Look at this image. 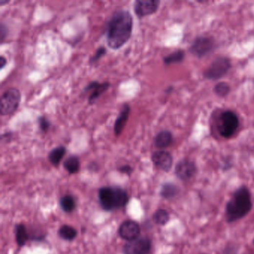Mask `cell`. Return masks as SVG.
Wrapping results in <instances>:
<instances>
[{
	"label": "cell",
	"instance_id": "cell-1",
	"mask_svg": "<svg viewBox=\"0 0 254 254\" xmlns=\"http://www.w3.org/2000/svg\"><path fill=\"white\" fill-rule=\"evenodd\" d=\"M133 18L126 10L115 11L106 25L107 46L113 50L121 49L131 38Z\"/></svg>",
	"mask_w": 254,
	"mask_h": 254
},
{
	"label": "cell",
	"instance_id": "cell-2",
	"mask_svg": "<svg viewBox=\"0 0 254 254\" xmlns=\"http://www.w3.org/2000/svg\"><path fill=\"white\" fill-rule=\"evenodd\" d=\"M252 207L249 190L246 187H239L227 204V221L233 223L244 218L247 214L249 213Z\"/></svg>",
	"mask_w": 254,
	"mask_h": 254
},
{
	"label": "cell",
	"instance_id": "cell-3",
	"mask_svg": "<svg viewBox=\"0 0 254 254\" xmlns=\"http://www.w3.org/2000/svg\"><path fill=\"white\" fill-rule=\"evenodd\" d=\"M99 201L104 210L111 211L125 207L128 196L125 190L115 187H103L99 191Z\"/></svg>",
	"mask_w": 254,
	"mask_h": 254
},
{
	"label": "cell",
	"instance_id": "cell-4",
	"mask_svg": "<svg viewBox=\"0 0 254 254\" xmlns=\"http://www.w3.org/2000/svg\"><path fill=\"white\" fill-rule=\"evenodd\" d=\"M21 93L17 88H10L2 93L0 99V113L2 116L12 114L21 102Z\"/></svg>",
	"mask_w": 254,
	"mask_h": 254
},
{
	"label": "cell",
	"instance_id": "cell-5",
	"mask_svg": "<svg viewBox=\"0 0 254 254\" xmlns=\"http://www.w3.org/2000/svg\"><path fill=\"white\" fill-rule=\"evenodd\" d=\"M239 126V119L232 110H225L221 113L218 121V132L221 137L230 138L235 134Z\"/></svg>",
	"mask_w": 254,
	"mask_h": 254
},
{
	"label": "cell",
	"instance_id": "cell-6",
	"mask_svg": "<svg viewBox=\"0 0 254 254\" xmlns=\"http://www.w3.org/2000/svg\"><path fill=\"white\" fill-rule=\"evenodd\" d=\"M231 67V60L225 57L215 58L204 72L205 79L210 80H217L221 79L228 73Z\"/></svg>",
	"mask_w": 254,
	"mask_h": 254
},
{
	"label": "cell",
	"instance_id": "cell-7",
	"mask_svg": "<svg viewBox=\"0 0 254 254\" xmlns=\"http://www.w3.org/2000/svg\"><path fill=\"white\" fill-rule=\"evenodd\" d=\"M215 48V41L211 37L200 36L193 41L190 46V52L198 57L202 58L207 54L211 53Z\"/></svg>",
	"mask_w": 254,
	"mask_h": 254
},
{
	"label": "cell",
	"instance_id": "cell-8",
	"mask_svg": "<svg viewBox=\"0 0 254 254\" xmlns=\"http://www.w3.org/2000/svg\"><path fill=\"white\" fill-rule=\"evenodd\" d=\"M151 242L148 237H139L126 244L123 248L124 254H149Z\"/></svg>",
	"mask_w": 254,
	"mask_h": 254
},
{
	"label": "cell",
	"instance_id": "cell-9",
	"mask_svg": "<svg viewBox=\"0 0 254 254\" xmlns=\"http://www.w3.org/2000/svg\"><path fill=\"white\" fill-rule=\"evenodd\" d=\"M160 4L159 0H136L133 11L139 18H145L157 12Z\"/></svg>",
	"mask_w": 254,
	"mask_h": 254
},
{
	"label": "cell",
	"instance_id": "cell-10",
	"mask_svg": "<svg viewBox=\"0 0 254 254\" xmlns=\"http://www.w3.org/2000/svg\"><path fill=\"white\" fill-rule=\"evenodd\" d=\"M196 171L195 163L187 159L179 161L175 167L176 176L182 181H188L195 176Z\"/></svg>",
	"mask_w": 254,
	"mask_h": 254
},
{
	"label": "cell",
	"instance_id": "cell-11",
	"mask_svg": "<svg viewBox=\"0 0 254 254\" xmlns=\"http://www.w3.org/2000/svg\"><path fill=\"white\" fill-rule=\"evenodd\" d=\"M140 232V225L133 221H125L119 228V236L128 242L139 238Z\"/></svg>",
	"mask_w": 254,
	"mask_h": 254
},
{
	"label": "cell",
	"instance_id": "cell-12",
	"mask_svg": "<svg viewBox=\"0 0 254 254\" xmlns=\"http://www.w3.org/2000/svg\"><path fill=\"white\" fill-rule=\"evenodd\" d=\"M110 86V84L109 82H104V83H99L98 82H92L88 84L83 91L86 92L91 91V93L88 97V103L89 105H93L96 102V101L102 96L103 93H106L109 87Z\"/></svg>",
	"mask_w": 254,
	"mask_h": 254
},
{
	"label": "cell",
	"instance_id": "cell-13",
	"mask_svg": "<svg viewBox=\"0 0 254 254\" xmlns=\"http://www.w3.org/2000/svg\"><path fill=\"white\" fill-rule=\"evenodd\" d=\"M151 159L155 167L166 172L169 171L172 167L173 157L168 151L163 150L155 151Z\"/></svg>",
	"mask_w": 254,
	"mask_h": 254
},
{
	"label": "cell",
	"instance_id": "cell-14",
	"mask_svg": "<svg viewBox=\"0 0 254 254\" xmlns=\"http://www.w3.org/2000/svg\"><path fill=\"white\" fill-rule=\"evenodd\" d=\"M130 107L128 104H125L122 107L117 118H116V121L114 123V130L115 135L116 137H119L123 132L127 120H128L129 115H130Z\"/></svg>",
	"mask_w": 254,
	"mask_h": 254
},
{
	"label": "cell",
	"instance_id": "cell-15",
	"mask_svg": "<svg viewBox=\"0 0 254 254\" xmlns=\"http://www.w3.org/2000/svg\"><path fill=\"white\" fill-rule=\"evenodd\" d=\"M173 142L172 133L169 130H163L156 134L154 144L159 149H164L171 146Z\"/></svg>",
	"mask_w": 254,
	"mask_h": 254
},
{
	"label": "cell",
	"instance_id": "cell-16",
	"mask_svg": "<svg viewBox=\"0 0 254 254\" xmlns=\"http://www.w3.org/2000/svg\"><path fill=\"white\" fill-rule=\"evenodd\" d=\"M66 151V148L63 146H58L52 149L48 156L49 162L52 163V165L58 166L64 157Z\"/></svg>",
	"mask_w": 254,
	"mask_h": 254
},
{
	"label": "cell",
	"instance_id": "cell-17",
	"mask_svg": "<svg viewBox=\"0 0 254 254\" xmlns=\"http://www.w3.org/2000/svg\"><path fill=\"white\" fill-rule=\"evenodd\" d=\"M179 191H180V190L175 184L167 183V184H163L162 187L160 195L163 198L171 199L178 195Z\"/></svg>",
	"mask_w": 254,
	"mask_h": 254
},
{
	"label": "cell",
	"instance_id": "cell-18",
	"mask_svg": "<svg viewBox=\"0 0 254 254\" xmlns=\"http://www.w3.org/2000/svg\"><path fill=\"white\" fill-rule=\"evenodd\" d=\"M64 167L65 169L70 174L78 172L80 169V162H79V157L76 156H70L68 157L64 163Z\"/></svg>",
	"mask_w": 254,
	"mask_h": 254
},
{
	"label": "cell",
	"instance_id": "cell-19",
	"mask_svg": "<svg viewBox=\"0 0 254 254\" xmlns=\"http://www.w3.org/2000/svg\"><path fill=\"white\" fill-rule=\"evenodd\" d=\"M184 57H185V52H184V51L179 49V50L175 51V52H172V53L164 57V58H163V62L167 65L180 63V62H182L183 60H184Z\"/></svg>",
	"mask_w": 254,
	"mask_h": 254
},
{
	"label": "cell",
	"instance_id": "cell-20",
	"mask_svg": "<svg viewBox=\"0 0 254 254\" xmlns=\"http://www.w3.org/2000/svg\"><path fill=\"white\" fill-rule=\"evenodd\" d=\"M15 235H16L17 242L20 246H23L24 245H25L29 238V235L27 232V230L22 225H17L16 228H15Z\"/></svg>",
	"mask_w": 254,
	"mask_h": 254
},
{
	"label": "cell",
	"instance_id": "cell-21",
	"mask_svg": "<svg viewBox=\"0 0 254 254\" xmlns=\"http://www.w3.org/2000/svg\"><path fill=\"white\" fill-rule=\"evenodd\" d=\"M59 235L64 240L72 241L77 236V231L69 225H64L59 229Z\"/></svg>",
	"mask_w": 254,
	"mask_h": 254
},
{
	"label": "cell",
	"instance_id": "cell-22",
	"mask_svg": "<svg viewBox=\"0 0 254 254\" xmlns=\"http://www.w3.org/2000/svg\"><path fill=\"white\" fill-rule=\"evenodd\" d=\"M61 207L64 212H70L76 208V201L71 195H64L60 201Z\"/></svg>",
	"mask_w": 254,
	"mask_h": 254
},
{
	"label": "cell",
	"instance_id": "cell-23",
	"mask_svg": "<svg viewBox=\"0 0 254 254\" xmlns=\"http://www.w3.org/2000/svg\"><path fill=\"white\" fill-rule=\"evenodd\" d=\"M153 220L157 225H165L169 221V215L165 210H158L153 215Z\"/></svg>",
	"mask_w": 254,
	"mask_h": 254
},
{
	"label": "cell",
	"instance_id": "cell-24",
	"mask_svg": "<svg viewBox=\"0 0 254 254\" xmlns=\"http://www.w3.org/2000/svg\"><path fill=\"white\" fill-rule=\"evenodd\" d=\"M230 90H231V87H230L229 85L225 82H220L214 87V92L217 96H220V97H225V96H228Z\"/></svg>",
	"mask_w": 254,
	"mask_h": 254
},
{
	"label": "cell",
	"instance_id": "cell-25",
	"mask_svg": "<svg viewBox=\"0 0 254 254\" xmlns=\"http://www.w3.org/2000/svg\"><path fill=\"white\" fill-rule=\"evenodd\" d=\"M106 52H107L106 48L104 47V46H100V47L96 50L95 55L89 58V64L93 65L94 64L97 63L102 57L106 55Z\"/></svg>",
	"mask_w": 254,
	"mask_h": 254
},
{
	"label": "cell",
	"instance_id": "cell-26",
	"mask_svg": "<svg viewBox=\"0 0 254 254\" xmlns=\"http://www.w3.org/2000/svg\"><path fill=\"white\" fill-rule=\"evenodd\" d=\"M38 127L40 130L44 133H46L49 130L51 127V123L49 119H46L45 116H41L38 119Z\"/></svg>",
	"mask_w": 254,
	"mask_h": 254
},
{
	"label": "cell",
	"instance_id": "cell-27",
	"mask_svg": "<svg viewBox=\"0 0 254 254\" xmlns=\"http://www.w3.org/2000/svg\"><path fill=\"white\" fill-rule=\"evenodd\" d=\"M8 32H9V29H8V26L4 23L0 24V42L1 44L5 42L8 37Z\"/></svg>",
	"mask_w": 254,
	"mask_h": 254
},
{
	"label": "cell",
	"instance_id": "cell-28",
	"mask_svg": "<svg viewBox=\"0 0 254 254\" xmlns=\"http://www.w3.org/2000/svg\"><path fill=\"white\" fill-rule=\"evenodd\" d=\"M237 248L234 245H230L229 246L226 247L223 254H236Z\"/></svg>",
	"mask_w": 254,
	"mask_h": 254
},
{
	"label": "cell",
	"instance_id": "cell-29",
	"mask_svg": "<svg viewBox=\"0 0 254 254\" xmlns=\"http://www.w3.org/2000/svg\"><path fill=\"white\" fill-rule=\"evenodd\" d=\"M119 171H120V172L124 173V174H130V173L132 172V171H133V169H132L130 166L125 165L120 167V168L119 169Z\"/></svg>",
	"mask_w": 254,
	"mask_h": 254
},
{
	"label": "cell",
	"instance_id": "cell-30",
	"mask_svg": "<svg viewBox=\"0 0 254 254\" xmlns=\"http://www.w3.org/2000/svg\"><path fill=\"white\" fill-rule=\"evenodd\" d=\"M7 64V60L3 55L0 57V69H2Z\"/></svg>",
	"mask_w": 254,
	"mask_h": 254
},
{
	"label": "cell",
	"instance_id": "cell-31",
	"mask_svg": "<svg viewBox=\"0 0 254 254\" xmlns=\"http://www.w3.org/2000/svg\"><path fill=\"white\" fill-rule=\"evenodd\" d=\"M11 136H12V134H11V133H4L3 134H2V136H1V141L4 142V140H5L6 141V140H8V139H11Z\"/></svg>",
	"mask_w": 254,
	"mask_h": 254
},
{
	"label": "cell",
	"instance_id": "cell-32",
	"mask_svg": "<svg viewBox=\"0 0 254 254\" xmlns=\"http://www.w3.org/2000/svg\"><path fill=\"white\" fill-rule=\"evenodd\" d=\"M8 2H9V1H3V0H1V1H0V5H2H2L8 3Z\"/></svg>",
	"mask_w": 254,
	"mask_h": 254
},
{
	"label": "cell",
	"instance_id": "cell-33",
	"mask_svg": "<svg viewBox=\"0 0 254 254\" xmlns=\"http://www.w3.org/2000/svg\"></svg>",
	"mask_w": 254,
	"mask_h": 254
},
{
	"label": "cell",
	"instance_id": "cell-34",
	"mask_svg": "<svg viewBox=\"0 0 254 254\" xmlns=\"http://www.w3.org/2000/svg\"></svg>",
	"mask_w": 254,
	"mask_h": 254
},
{
	"label": "cell",
	"instance_id": "cell-35",
	"mask_svg": "<svg viewBox=\"0 0 254 254\" xmlns=\"http://www.w3.org/2000/svg\"></svg>",
	"mask_w": 254,
	"mask_h": 254
}]
</instances>
